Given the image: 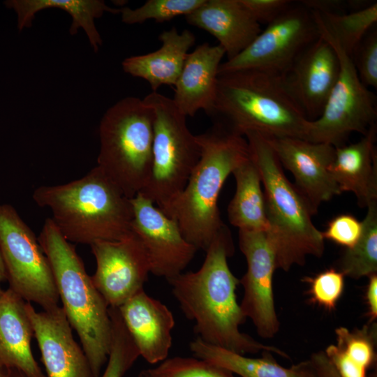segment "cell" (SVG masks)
Here are the masks:
<instances>
[{"mask_svg": "<svg viewBox=\"0 0 377 377\" xmlns=\"http://www.w3.org/2000/svg\"><path fill=\"white\" fill-rule=\"evenodd\" d=\"M201 267L168 279L171 291L194 331L203 341L242 355L268 351L284 358L279 348L263 344L240 331L245 322L236 290L239 284L228 258L234 253L229 229L225 226L205 251Z\"/></svg>", "mask_w": 377, "mask_h": 377, "instance_id": "1", "label": "cell"}, {"mask_svg": "<svg viewBox=\"0 0 377 377\" xmlns=\"http://www.w3.org/2000/svg\"><path fill=\"white\" fill-rule=\"evenodd\" d=\"M209 116L215 124L244 137L256 132L265 137L306 140L309 121L287 89L283 75L256 70L219 75Z\"/></svg>", "mask_w": 377, "mask_h": 377, "instance_id": "2", "label": "cell"}, {"mask_svg": "<svg viewBox=\"0 0 377 377\" xmlns=\"http://www.w3.org/2000/svg\"><path fill=\"white\" fill-rule=\"evenodd\" d=\"M196 138L201 150L199 161L183 191L161 211L176 221L189 243L205 251L226 226L218 207L223 186L250 158V151L244 136L215 124Z\"/></svg>", "mask_w": 377, "mask_h": 377, "instance_id": "3", "label": "cell"}, {"mask_svg": "<svg viewBox=\"0 0 377 377\" xmlns=\"http://www.w3.org/2000/svg\"><path fill=\"white\" fill-rule=\"evenodd\" d=\"M32 198L38 206L50 209L52 220L70 242L90 246L119 240L131 230V198L97 166L66 184L39 186Z\"/></svg>", "mask_w": 377, "mask_h": 377, "instance_id": "4", "label": "cell"}, {"mask_svg": "<svg viewBox=\"0 0 377 377\" xmlns=\"http://www.w3.org/2000/svg\"><path fill=\"white\" fill-rule=\"evenodd\" d=\"M38 239L50 264L61 308L80 339L94 377H100L110 348L109 306L74 246L51 218L45 219Z\"/></svg>", "mask_w": 377, "mask_h": 377, "instance_id": "5", "label": "cell"}, {"mask_svg": "<svg viewBox=\"0 0 377 377\" xmlns=\"http://www.w3.org/2000/svg\"><path fill=\"white\" fill-rule=\"evenodd\" d=\"M244 138L264 186L268 223L265 233L276 268L287 272L294 265H304L308 256L321 257L325 239L312 222L305 199L285 175L265 136L248 132Z\"/></svg>", "mask_w": 377, "mask_h": 377, "instance_id": "6", "label": "cell"}, {"mask_svg": "<svg viewBox=\"0 0 377 377\" xmlns=\"http://www.w3.org/2000/svg\"><path fill=\"white\" fill-rule=\"evenodd\" d=\"M154 117L143 98L126 97L110 107L100 123L96 166L128 198L144 188L150 174Z\"/></svg>", "mask_w": 377, "mask_h": 377, "instance_id": "7", "label": "cell"}, {"mask_svg": "<svg viewBox=\"0 0 377 377\" xmlns=\"http://www.w3.org/2000/svg\"><path fill=\"white\" fill-rule=\"evenodd\" d=\"M143 99L154 111V139L150 174L138 193L163 210L184 188L201 150L172 98L152 91Z\"/></svg>", "mask_w": 377, "mask_h": 377, "instance_id": "8", "label": "cell"}, {"mask_svg": "<svg viewBox=\"0 0 377 377\" xmlns=\"http://www.w3.org/2000/svg\"><path fill=\"white\" fill-rule=\"evenodd\" d=\"M0 252L9 288L43 310L59 305L54 276L38 237L8 204L0 205Z\"/></svg>", "mask_w": 377, "mask_h": 377, "instance_id": "9", "label": "cell"}, {"mask_svg": "<svg viewBox=\"0 0 377 377\" xmlns=\"http://www.w3.org/2000/svg\"><path fill=\"white\" fill-rule=\"evenodd\" d=\"M324 38L337 52L339 73L322 113L309 121L306 140L337 147L346 145L352 133L364 135L376 124V96L360 80L351 56L332 40Z\"/></svg>", "mask_w": 377, "mask_h": 377, "instance_id": "10", "label": "cell"}, {"mask_svg": "<svg viewBox=\"0 0 377 377\" xmlns=\"http://www.w3.org/2000/svg\"><path fill=\"white\" fill-rule=\"evenodd\" d=\"M319 36L311 11L301 3H293L243 51L221 63L219 75L256 70L283 75L298 55Z\"/></svg>", "mask_w": 377, "mask_h": 377, "instance_id": "11", "label": "cell"}, {"mask_svg": "<svg viewBox=\"0 0 377 377\" xmlns=\"http://www.w3.org/2000/svg\"><path fill=\"white\" fill-rule=\"evenodd\" d=\"M96 260L91 280L109 307L118 308L144 289L151 274L145 249L132 231L119 240L90 245Z\"/></svg>", "mask_w": 377, "mask_h": 377, "instance_id": "12", "label": "cell"}, {"mask_svg": "<svg viewBox=\"0 0 377 377\" xmlns=\"http://www.w3.org/2000/svg\"><path fill=\"white\" fill-rule=\"evenodd\" d=\"M239 246L247 263L239 279L244 290L241 309L260 337L272 338L280 328L273 291L274 254L265 231L239 230Z\"/></svg>", "mask_w": 377, "mask_h": 377, "instance_id": "13", "label": "cell"}, {"mask_svg": "<svg viewBox=\"0 0 377 377\" xmlns=\"http://www.w3.org/2000/svg\"><path fill=\"white\" fill-rule=\"evenodd\" d=\"M131 230L142 242L151 274L166 280L183 272L198 249L184 237L178 223L138 193L131 199Z\"/></svg>", "mask_w": 377, "mask_h": 377, "instance_id": "14", "label": "cell"}, {"mask_svg": "<svg viewBox=\"0 0 377 377\" xmlns=\"http://www.w3.org/2000/svg\"><path fill=\"white\" fill-rule=\"evenodd\" d=\"M265 138L281 165L293 174L294 185L313 215L322 202L341 193L329 171L334 146L296 138Z\"/></svg>", "mask_w": 377, "mask_h": 377, "instance_id": "15", "label": "cell"}, {"mask_svg": "<svg viewBox=\"0 0 377 377\" xmlns=\"http://www.w3.org/2000/svg\"><path fill=\"white\" fill-rule=\"evenodd\" d=\"M339 73L337 52L320 36L298 55L283 78L307 119L313 121L322 113Z\"/></svg>", "mask_w": 377, "mask_h": 377, "instance_id": "16", "label": "cell"}, {"mask_svg": "<svg viewBox=\"0 0 377 377\" xmlns=\"http://www.w3.org/2000/svg\"><path fill=\"white\" fill-rule=\"evenodd\" d=\"M26 310L46 377H94L88 359L75 340L73 329L61 306L36 311L27 302Z\"/></svg>", "mask_w": 377, "mask_h": 377, "instance_id": "17", "label": "cell"}, {"mask_svg": "<svg viewBox=\"0 0 377 377\" xmlns=\"http://www.w3.org/2000/svg\"><path fill=\"white\" fill-rule=\"evenodd\" d=\"M118 309L140 357L151 364H158L168 357L175 321L165 304L143 289Z\"/></svg>", "mask_w": 377, "mask_h": 377, "instance_id": "18", "label": "cell"}, {"mask_svg": "<svg viewBox=\"0 0 377 377\" xmlns=\"http://www.w3.org/2000/svg\"><path fill=\"white\" fill-rule=\"evenodd\" d=\"M225 54L219 45L207 43L188 53L172 98L185 117H193L200 110L207 115L211 113L216 95L219 68Z\"/></svg>", "mask_w": 377, "mask_h": 377, "instance_id": "19", "label": "cell"}, {"mask_svg": "<svg viewBox=\"0 0 377 377\" xmlns=\"http://www.w3.org/2000/svg\"><path fill=\"white\" fill-rule=\"evenodd\" d=\"M185 19L212 35L228 59L243 51L262 30L240 0H205Z\"/></svg>", "mask_w": 377, "mask_h": 377, "instance_id": "20", "label": "cell"}, {"mask_svg": "<svg viewBox=\"0 0 377 377\" xmlns=\"http://www.w3.org/2000/svg\"><path fill=\"white\" fill-rule=\"evenodd\" d=\"M376 131L374 124L358 142L335 147L329 166L341 193H354L361 207L377 201Z\"/></svg>", "mask_w": 377, "mask_h": 377, "instance_id": "21", "label": "cell"}, {"mask_svg": "<svg viewBox=\"0 0 377 377\" xmlns=\"http://www.w3.org/2000/svg\"><path fill=\"white\" fill-rule=\"evenodd\" d=\"M26 304L9 288L0 295V365L27 377H46L32 353L34 330Z\"/></svg>", "mask_w": 377, "mask_h": 377, "instance_id": "22", "label": "cell"}, {"mask_svg": "<svg viewBox=\"0 0 377 377\" xmlns=\"http://www.w3.org/2000/svg\"><path fill=\"white\" fill-rule=\"evenodd\" d=\"M158 38L161 46L157 50L126 58L122 62L126 73L145 80L153 91L162 85L175 86L195 41L189 30L179 33L175 27L163 31Z\"/></svg>", "mask_w": 377, "mask_h": 377, "instance_id": "23", "label": "cell"}, {"mask_svg": "<svg viewBox=\"0 0 377 377\" xmlns=\"http://www.w3.org/2000/svg\"><path fill=\"white\" fill-rule=\"evenodd\" d=\"M189 348L195 357L224 368L238 377H316L309 359L285 367L276 361L271 352L263 351L261 357H251L199 338L190 342Z\"/></svg>", "mask_w": 377, "mask_h": 377, "instance_id": "24", "label": "cell"}, {"mask_svg": "<svg viewBox=\"0 0 377 377\" xmlns=\"http://www.w3.org/2000/svg\"><path fill=\"white\" fill-rule=\"evenodd\" d=\"M4 4L16 13L20 31L31 26L35 14L41 10L55 8L65 10L73 20L69 29L71 34H75L80 27L82 28L95 52L102 45L95 19L101 17L104 12L121 13V9L110 8L99 0H8Z\"/></svg>", "mask_w": 377, "mask_h": 377, "instance_id": "25", "label": "cell"}, {"mask_svg": "<svg viewBox=\"0 0 377 377\" xmlns=\"http://www.w3.org/2000/svg\"><path fill=\"white\" fill-rule=\"evenodd\" d=\"M232 174L235 179L236 190L227 210L230 223L239 230L266 232L268 223L261 177L251 156Z\"/></svg>", "mask_w": 377, "mask_h": 377, "instance_id": "26", "label": "cell"}, {"mask_svg": "<svg viewBox=\"0 0 377 377\" xmlns=\"http://www.w3.org/2000/svg\"><path fill=\"white\" fill-rule=\"evenodd\" d=\"M311 11L320 36L334 42L350 56L377 22L376 1L349 13Z\"/></svg>", "mask_w": 377, "mask_h": 377, "instance_id": "27", "label": "cell"}, {"mask_svg": "<svg viewBox=\"0 0 377 377\" xmlns=\"http://www.w3.org/2000/svg\"><path fill=\"white\" fill-rule=\"evenodd\" d=\"M357 242L337 260V270L354 279L377 274V201L367 207Z\"/></svg>", "mask_w": 377, "mask_h": 377, "instance_id": "28", "label": "cell"}, {"mask_svg": "<svg viewBox=\"0 0 377 377\" xmlns=\"http://www.w3.org/2000/svg\"><path fill=\"white\" fill-rule=\"evenodd\" d=\"M337 344H331L327 350L347 362L367 371L374 365L376 355V323H369L353 331L344 327L336 328Z\"/></svg>", "mask_w": 377, "mask_h": 377, "instance_id": "29", "label": "cell"}, {"mask_svg": "<svg viewBox=\"0 0 377 377\" xmlns=\"http://www.w3.org/2000/svg\"><path fill=\"white\" fill-rule=\"evenodd\" d=\"M112 337L103 374L100 377H123L140 357L139 351L126 330L118 308L110 307Z\"/></svg>", "mask_w": 377, "mask_h": 377, "instance_id": "30", "label": "cell"}, {"mask_svg": "<svg viewBox=\"0 0 377 377\" xmlns=\"http://www.w3.org/2000/svg\"><path fill=\"white\" fill-rule=\"evenodd\" d=\"M205 0H148L139 8L121 9V20L128 24H141L149 20L163 22L184 15L200 6Z\"/></svg>", "mask_w": 377, "mask_h": 377, "instance_id": "31", "label": "cell"}, {"mask_svg": "<svg viewBox=\"0 0 377 377\" xmlns=\"http://www.w3.org/2000/svg\"><path fill=\"white\" fill-rule=\"evenodd\" d=\"M149 369L156 377H238L224 368L197 357H168Z\"/></svg>", "mask_w": 377, "mask_h": 377, "instance_id": "32", "label": "cell"}, {"mask_svg": "<svg viewBox=\"0 0 377 377\" xmlns=\"http://www.w3.org/2000/svg\"><path fill=\"white\" fill-rule=\"evenodd\" d=\"M344 276L340 271L330 268L313 277H306L311 302L328 311L334 310L343 292Z\"/></svg>", "mask_w": 377, "mask_h": 377, "instance_id": "33", "label": "cell"}, {"mask_svg": "<svg viewBox=\"0 0 377 377\" xmlns=\"http://www.w3.org/2000/svg\"><path fill=\"white\" fill-rule=\"evenodd\" d=\"M351 58L362 82L377 88V30L373 27L353 50Z\"/></svg>", "mask_w": 377, "mask_h": 377, "instance_id": "34", "label": "cell"}, {"mask_svg": "<svg viewBox=\"0 0 377 377\" xmlns=\"http://www.w3.org/2000/svg\"><path fill=\"white\" fill-rule=\"evenodd\" d=\"M362 228V221L351 214H342L330 220L326 230L321 233L324 239L350 249L359 240Z\"/></svg>", "mask_w": 377, "mask_h": 377, "instance_id": "35", "label": "cell"}, {"mask_svg": "<svg viewBox=\"0 0 377 377\" xmlns=\"http://www.w3.org/2000/svg\"><path fill=\"white\" fill-rule=\"evenodd\" d=\"M240 1L260 24H269L293 3L290 0H240Z\"/></svg>", "mask_w": 377, "mask_h": 377, "instance_id": "36", "label": "cell"}, {"mask_svg": "<svg viewBox=\"0 0 377 377\" xmlns=\"http://www.w3.org/2000/svg\"><path fill=\"white\" fill-rule=\"evenodd\" d=\"M309 360L316 377H340L324 351L313 353Z\"/></svg>", "mask_w": 377, "mask_h": 377, "instance_id": "37", "label": "cell"}, {"mask_svg": "<svg viewBox=\"0 0 377 377\" xmlns=\"http://www.w3.org/2000/svg\"><path fill=\"white\" fill-rule=\"evenodd\" d=\"M300 3L310 10L327 13H344L347 3L337 0H305Z\"/></svg>", "mask_w": 377, "mask_h": 377, "instance_id": "38", "label": "cell"}, {"mask_svg": "<svg viewBox=\"0 0 377 377\" xmlns=\"http://www.w3.org/2000/svg\"><path fill=\"white\" fill-rule=\"evenodd\" d=\"M365 300L368 308L369 323H374L377 318V274L369 276Z\"/></svg>", "mask_w": 377, "mask_h": 377, "instance_id": "39", "label": "cell"}, {"mask_svg": "<svg viewBox=\"0 0 377 377\" xmlns=\"http://www.w3.org/2000/svg\"><path fill=\"white\" fill-rule=\"evenodd\" d=\"M4 377H27L22 372L15 369H6Z\"/></svg>", "mask_w": 377, "mask_h": 377, "instance_id": "40", "label": "cell"}, {"mask_svg": "<svg viewBox=\"0 0 377 377\" xmlns=\"http://www.w3.org/2000/svg\"><path fill=\"white\" fill-rule=\"evenodd\" d=\"M5 280H6V268L0 252V282Z\"/></svg>", "mask_w": 377, "mask_h": 377, "instance_id": "41", "label": "cell"}, {"mask_svg": "<svg viewBox=\"0 0 377 377\" xmlns=\"http://www.w3.org/2000/svg\"><path fill=\"white\" fill-rule=\"evenodd\" d=\"M138 377H156V376L152 374L150 369H145L140 371Z\"/></svg>", "mask_w": 377, "mask_h": 377, "instance_id": "42", "label": "cell"}, {"mask_svg": "<svg viewBox=\"0 0 377 377\" xmlns=\"http://www.w3.org/2000/svg\"><path fill=\"white\" fill-rule=\"evenodd\" d=\"M6 369L0 365V377H4Z\"/></svg>", "mask_w": 377, "mask_h": 377, "instance_id": "43", "label": "cell"}, {"mask_svg": "<svg viewBox=\"0 0 377 377\" xmlns=\"http://www.w3.org/2000/svg\"><path fill=\"white\" fill-rule=\"evenodd\" d=\"M3 290H2L0 286V295L3 293Z\"/></svg>", "mask_w": 377, "mask_h": 377, "instance_id": "44", "label": "cell"}]
</instances>
